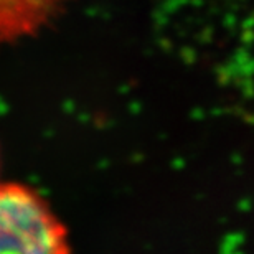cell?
Returning <instances> with one entry per match:
<instances>
[{
  "label": "cell",
  "mask_w": 254,
  "mask_h": 254,
  "mask_svg": "<svg viewBox=\"0 0 254 254\" xmlns=\"http://www.w3.org/2000/svg\"><path fill=\"white\" fill-rule=\"evenodd\" d=\"M0 253H69L64 225L28 187L0 185Z\"/></svg>",
  "instance_id": "1"
},
{
  "label": "cell",
  "mask_w": 254,
  "mask_h": 254,
  "mask_svg": "<svg viewBox=\"0 0 254 254\" xmlns=\"http://www.w3.org/2000/svg\"><path fill=\"white\" fill-rule=\"evenodd\" d=\"M68 0H0V47L37 33Z\"/></svg>",
  "instance_id": "2"
}]
</instances>
